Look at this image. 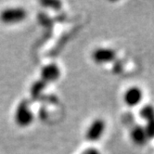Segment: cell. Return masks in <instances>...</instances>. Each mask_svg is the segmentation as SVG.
Wrapping results in <instances>:
<instances>
[{
	"label": "cell",
	"instance_id": "6da1fadb",
	"mask_svg": "<svg viewBox=\"0 0 154 154\" xmlns=\"http://www.w3.org/2000/svg\"><path fill=\"white\" fill-rule=\"evenodd\" d=\"M32 120H34V115L29 109V103L26 100H24L17 107L15 112V122L20 126H27L32 122Z\"/></svg>",
	"mask_w": 154,
	"mask_h": 154
},
{
	"label": "cell",
	"instance_id": "7a4b0ae2",
	"mask_svg": "<svg viewBox=\"0 0 154 154\" xmlns=\"http://www.w3.org/2000/svg\"><path fill=\"white\" fill-rule=\"evenodd\" d=\"M26 15V10L23 8H9L0 13V20L4 23H16L25 19Z\"/></svg>",
	"mask_w": 154,
	"mask_h": 154
},
{
	"label": "cell",
	"instance_id": "3957f363",
	"mask_svg": "<svg viewBox=\"0 0 154 154\" xmlns=\"http://www.w3.org/2000/svg\"><path fill=\"white\" fill-rule=\"evenodd\" d=\"M106 128L105 121L101 118H97L94 120L92 124L89 125L88 129L86 130L85 137L90 142H95L100 139L104 134V131Z\"/></svg>",
	"mask_w": 154,
	"mask_h": 154
},
{
	"label": "cell",
	"instance_id": "277c9868",
	"mask_svg": "<svg viewBox=\"0 0 154 154\" xmlns=\"http://www.w3.org/2000/svg\"><path fill=\"white\" fill-rule=\"evenodd\" d=\"M116 58V51L108 48H97L92 53V59L96 63L103 64L114 60Z\"/></svg>",
	"mask_w": 154,
	"mask_h": 154
},
{
	"label": "cell",
	"instance_id": "5b68a950",
	"mask_svg": "<svg viewBox=\"0 0 154 154\" xmlns=\"http://www.w3.org/2000/svg\"><path fill=\"white\" fill-rule=\"evenodd\" d=\"M143 98V92L138 86H131L124 94V101L128 107L137 106Z\"/></svg>",
	"mask_w": 154,
	"mask_h": 154
},
{
	"label": "cell",
	"instance_id": "8992f818",
	"mask_svg": "<svg viewBox=\"0 0 154 154\" xmlns=\"http://www.w3.org/2000/svg\"><path fill=\"white\" fill-rule=\"evenodd\" d=\"M60 75V70L57 64L50 63L45 66L41 71V79L46 83L56 81Z\"/></svg>",
	"mask_w": 154,
	"mask_h": 154
},
{
	"label": "cell",
	"instance_id": "52a82bcc",
	"mask_svg": "<svg viewBox=\"0 0 154 154\" xmlns=\"http://www.w3.org/2000/svg\"><path fill=\"white\" fill-rule=\"evenodd\" d=\"M130 137L134 144H136L137 146L145 145L149 139L146 134L145 128L141 125H136L133 127L130 133Z\"/></svg>",
	"mask_w": 154,
	"mask_h": 154
},
{
	"label": "cell",
	"instance_id": "ba28073f",
	"mask_svg": "<svg viewBox=\"0 0 154 154\" xmlns=\"http://www.w3.org/2000/svg\"><path fill=\"white\" fill-rule=\"evenodd\" d=\"M139 116L144 119L146 122L154 119V106L150 104L143 106L139 111Z\"/></svg>",
	"mask_w": 154,
	"mask_h": 154
},
{
	"label": "cell",
	"instance_id": "9c48e42d",
	"mask_svg": "<svg viewBox=\"0 0 154 154\" xmlns=\"http://www.w3.org/2000/svg\"><path fill=\"white\" fill-rule=\"evenodd\" d=\"M47 85H48V83H46L45 81H43L42 79L35 81L34 84H32V85L31 87V94H32V96L35 97H38L41 94V92L43 91V89L46 87Z\"/></svg>",
	"mask_w": 154,
	"mask_h": 154
},
{
	"label": "cell",
	"instance_id": "30bf717a",
	"mask_svg": "<svg viewBox=\"0 0 154 154\" xmlns=\"http://www.w3.org/2000/svg\"><path fill=\"white\" fill-rule=\"evenodd\" d=\"M144 128H145L148 138L149 139H153L154 138V119L147 122L146 126Z\"/></svg>",
	"mask_w": 154,
	"mask_h": 154
},
{
	"label": "cell",
	"instance_id": "8fae6325",
	"mask_svg": "<svg viewBox=\"0 0 154 154\" xmlns=\"http://www.w3.org/2000/svg\"><path fill=\"white\" fill-rule=\"evenodd\" d=\"M41 5L52 9H59L61 7V3L60 1H54V0H45V1H40Z\"/></svg>",
	"mask_w": 154,
	"mask_h": 154
},
{
	"label": "cell",
	"instance_id": "7c38bea8",
	"mask_svg": "<svg viewBox=\"0 0 154 154\" xmlns=\"http://www.w3.org/2000/svg\"><path fill=\"white\" fill-rule=\"evenodd\" d=\"M82 154H100V152L95 148H88V149H86L85 151H83Z\"/></svg>",
	"mask_w": 154,
	"mask_h": 154
}]
</instances>
